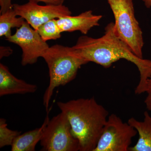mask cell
I'll return each instance as SVG.
<instances>
[{
  "label": "cell",
  "mask_w": 151,
  "mask_h": 151,
  "mask_svg": "<svg viewBox=\"0 0 151 151\" xmlns=\"http://www.w3.org/2000/svg\"><path fill=\"white\" fill-rule=\"evenodd\" d=\"M144 121L130 118L128 123L137 130L139 134L137 142L130 147V151H151V116L147 111L144 113Z\"/></svg>",
  "instance_id": "8fae6325"
},
{
  "label": "cell",
  "mask_w": 151,
  "mask_h": 151,
  "mask_svg": "<svg viewBox=\"0 0 151 151\" xmlns=\"http://www.w3.org/2000/svg\"><path fill=\"white\" fill-rule=\"evenodd\" d=\"M13 50L9 47L1 46L0 47V58L8 57L12 54Z\"/></svg>",
  "instance_id": "d6986e66"
},
{
  "label": "cell",
  "mask_w": 151,
  "mask_h": 151,
  "mask_svg": "<svg viewBox=\"0 0 151 151\" xmlns=\"http://www.w3.org/2000/svg\"><path fill=\"white\" fill-rule=\"evenodd\" d=\"M145 92L147 96L145 100L146 108L151 113V77L148 79Z\"/></svg>",
  "instance_id": "2e32d148"
},
{
  "label": "cell",
  "mask_w": 151,
  "mask_h": 151,
  "mask_svg": "<svg viewBox=\"0 0 151 151\" xmlns=\"http://www.w3.org/2000/svg\"><path fill=\"white\" fill-rule=\"evenodd\" d=\"M102 17V15L94 14L92 10H88L75 16L61 17L56 20L62 32L79 31L86 35L92 28L100 25Z\"/></svg>",
  "instance_id": "9c48e42d"
},
{
  "label": "cell",
  "mask_w": 151,
  "mask_h": 151,
  "mask_svg": "<svg viewBox=\"0 0 151 151\" xmlns=\"http://www.w3.org/2000/svg\"><path fill=\"white\" fill-rule=\"evenodd\" d=\"M72 47L76 55L86 63L94 62L105 68L111 67L113 63L121 59L134 63L140 74L135 94L145 92L147 81L151 77V60L140 58L132 51L116 35L114 23H110L106 26L104 35L101 37L95 38L82 36Z\"/></svg>",
  "instance_id": "6da1fadb"
},
{
  "label": "cell",
  "mask_w": 151,
  "mask_h": 151,
  "mask_svg": "<svg viewBox=\"0 0 151 151\" xmlns=\"http://www.w3.org/2000/svg\"><path fill=\"white\" fill-rule=\"evenodd\" d=\"M50 121L47 116L43 124L40 127L20 134L15 139L11 146L12 151H35L36 146L40 142L44 131Z\"/></svg>",
  "instance_id": "7c38bea8"
},
{
  "label": "cell",
  "mask_w": 151,
  "mask_h": 151,
  "mask_svg": "<svg viewBox=\"0 0 151 151\" xmlns=\"http://www.w3.org/2000/svg\"><path fill=\"white\" fill-rule=\"evenodd\" d=\"M12 0H0V14L5 12L10 9L12 8Z\"/></svg>",
  "instance_id": "e0dca14e"
},
{
  "label": "cell",
  "mask_w": 151,
  "mask_h": 151,
  "mask_svg": "<svg viewBox=\"0 0 151 151\" xmlns=\"http://www.w3.org/2000/svg\"><path fill=\"white\" fill-rule=\"evenodd\" d=\"M113 12L116 35L137 56L143 58V32L135 16L133 0H107Z\"/></svg>",
  "instance_id": "277c9868"
},
{
  "label": "cell",
  "mask_w": 151,
  "mask_h": 151,
  "mask_svg": "<svg viewBox=\"0 0 151 151\" xmlns=\"http://www.w3.org/2000/svg\"><path fill=\"white\" fill-rule=\"evenodd\" d=\"M29 1L37 3L42 2L45 5H63L65 0H28Z\"/></svg>",
  "instance_id": "ac0fdd59"
},
{
  "label": "cell",
  "mask_w": 151,
  "mask_h": 151,
  "mask_svg": "<svg viewBox=\"0 0 151 151\" xmlns=\"http://www.w3.org/2000/svg\"><path fill=\"white\" fill-rule=\"evenodd\" d=\"M6 40L21 48V64L23 66L35 63L50 47L37 31L26 21L21 27L17 28L14 34Z\"/></svg>",
  "instance_id": "52a82bcc"
},
{
  "label": "cell",
  "mask_w": 151,
  "mask_h": 151,
  "mask_svg": "<svg viewBox=\"0 0 151 151\" xmlns=\"http://www.w3.org/2000/svg\"><path fill=\"white\" fill-rule=\"evenodd\" d=\"M137 132L116 114L108 116L94 151H128Z\"/></svg>",
  "instance_id": "8992f818"
},
{
  "label": "cell",
  "mask_w": 151,
  "mask_h": 151,
  "mask_svg": "<svg viewBox=\"0 0 151 151\" xmlns=\"http://www.w3.org/2000/svg\"><path fill=\"white\" fill-rule=\"evenodd\" d=\"M36 30L42 40L46 42L60 38L62 33L58 24L56 19H53L45 23L38 28Z\"/></svg>",
  "instance_id": "5bb4252c"
},
{
  "label": "cell",
  "mask_w": 151,
  "mask_h": 151,
  "mask_svg": "<svg viewBox=\"0 0 151 151\" xmlns=\"http://www.w3.org/2000/svg\"><path fill=\"white\" fill-rule=\"evenodd\" d=\"M13 8H12L0 15V37L6 39L12 35V29L21 27L25 20L21 17H17Z\"/></svg>",
  "instance_id": "4fadbf2b"
},
{
  "label": "cell",
  "mask_w": 151,
  "mask_h": 151,
  "mask_svg": "<svg viewBox=\"0 0 151 151\" xmlns=\"http://www.w3.org/2000/svg\"><path fill=\"white\" fill-rule=\"evenodd\" d=\"M13 8L17 16L23 18L35 30L50 20L72 14L69 9L63 5L41 6L31 1L22 5L14 4Z\"/></svg>",
  "instance_id": "ba28073f"
},
{
  "label": "cell",
  "mask_w": 151,
  "mask_h": 151,
  "mask_svg": "<svg viewBox=\"0 0 151 151\" xmlns=\"http://www.w3.org/2000/svg\"><path fill=\"white\" fill-rule=\"evenodd\" d=\"M67 116L73 136L78 141L79 151H94L107 122L109 112L94 97L58 102Z\"/></svg>",
  "instance_id": "7a4b0ae2"
},
{
  "label": "cell",
  "mask_w": 151,
  "mask_h": 151,
  "mask_svg": "<svg viewBox=\"0 0 151 151\" xmlns=\"http://www.w3.org/2000/svg\"><path fill=\"white\" fill-rule=\"evenodd\" d=\"M21 134V132L10 129L7 127L5 119H0V148L12 146L17 137Z\"/></svg>",
  "instance_id": "9a60e30c"
},
{
  "label": "cell",
  "mask_w": 151,
  "mask_h": 151,
  "mask_svg": "<svg viewBox=\"0 0 151 151\" xmlns=\"http://www.w3.org/2000/svg\"><path fill=\"white\" fill-rule=\"evenodd\" d=\"M40 142L42 151H79L78 141L71 132L67 116L61 112L49 121Z\"/></svg>",
  "instance_id": "5b68a950"
},
{
  "label": "cell",
  "mask_w": 151,
  "mask_h": 151,
  "mask_svg": "<svg viewBox=\"0 0 151 151\" xmlns=\"http://www.w3.org/2000/svg\"><path fill=\"white\" fill-rule=\"evenodd\" d=\"M49 69L50 81L43 96V105L49 111L50 102L54 89L64 86L76 77L78 70L86 64L76 55L73 47L55 45L50 47L42 57Z\"/></svg>",
  "instance_id": "3957f363"
},
{
  "label": "cell",
  "mask_w": 151,
  "mask_h": 151,
  "mask_svg": "<svg viewBox=\"0 0 151 151\" xmlns=\"http://www.w3.org/2000/svg\"><path fill=\"white\" fill-rule=\"evenodd\" d=\"M35 84H29L19 79L10 72L8 68L0 64V96L12 94L35 93L37 90Z\"/></svg>",
  "instance_id": "30bf717a"
},
{
  "label": "cell",
  "mask_w": 151,
  "mask_h": 151,
  "mask_svg": "<svg viewBox=\"0 0 151 151\" xmlns=\"http://www.w3.org/2000/svg\"><path fill=\"white\" fill-rule=\"evenodd\" d=\"M147 8H151V0H142Z\"/></svg>",
  "instance_id": "ffe728a7"
}]
</instances>
